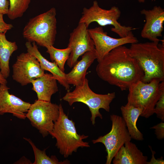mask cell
Here are the masks:
<instances>
[{
  "instance_id": "cell-10",
  "label": "cell",
  "mask_w": 164,
  "mask_h": 164,
  "mask_svg": "<svg viewBox=\"0 0 164 164\" xmlns=\"http://www.w3.org/2000/svg\"><path fill=\"white\" fill-rule=\"evenodd\" d=\"M88 31L94 43L96 59L98 62L113 49L127 44L138 42V39L132 31L127 36L118 38L108 36L101 26L88 29Z\"/></svg>"
},
{
  "instance_id": "cell-8",
  "label": "cell",
  "mask_w": 164,
  "mask_h": 164,
  "mask_svg": "<svg viewBox=\"0 0 164 164\" xmlns=\"http://www.w3.org/2000/svg\"><path fill=\"white\" fill-rule=\"evenodd\" d=\"M59 115V105L37 100L31 104L26 116L44 137L52 132Z\"/></svg>"
},
{
  "instance_id": "cell-6",
  "label": "cell",
  "mask_w": 164,
  "mask_h": 164,
  "mask_svg": "<svg viewBox=\"0 0 164 164\" xmlns=\"http://www.w3.org/2000/svg\"><path fill=\"white\" fill-rule=\"evenodd\" d=\"M56 15L53 7L30 19L23 29L24 37L46 48L53 46L57 33Z\"/></svg>"
},
{
  "instance_id": "cell-15",
  "label": "cell",
  "mask_w": 164,
  "mask_h": 164,
  "mask_svg": "<svg viewBox=\"0 0 164 164\" xmlns=\"http://www.w3.org/2000/svg\"><path fill=\"white\" fill-rule=\"evenodd\" d=\"M25 46L27 52L35 56L39 61L41 67L44 70L50 72L54 78L65 88L69 91L70 85L67 82L66 74L64 72L62 71L57 65L54 62H50L44 58L39 51L35 43L26 42Z\"/></svg>"
},
{
  "instance_id": "cell-18",
  "label": "cell",
  "mask_w": 164,
  "mask_h": 164,
  "mask_svg": "<svg viewBox=\"0 0 164 164\" xmlns=\"http://www.w3.org/2000/svg\"><path fill=\"white\" fill-rule=\"evenodd\" d=\"M56 81L52 74L47 73L38 78L31 80L32 89L36 93L37 100L51 102L52 95L58 91Z\"/></svg>"
},
{
  "instance_id": "cell-21",
  "label": "cell",
  "mask_w": 164,
  "mask_h": 164,
  "mask_svg": "<svg viewBox=\"0 0 164 164\" xmlns=\"http://www.w3.org/2000/svg\"><path fill=\"white\" fill-rule=\"evenodd\" d=\"M31 145L33 150L35 160L33 164H68L70 162L68 160L59 161L55 155H51L50 157L46 154V149L41 150L36 147L33 142L29 138H24Z\"/></svg>"
},
{
  "instance_id": "cell-28",
  "label": "cell",
  "mask_w": 164,
  "mask_h": 164,
  "mask_svg": "<svg viewBox=\"0 0 164 164\" xmlns=\"http://www.w3.org/2000/svg\"><path fill=\"white\" fill-rule=\"evenodd\" d=\"M149 146L151 151L152 155L150 161L147 162V164H164V160L163 159V157H161L157 159H155L154 156V154L156 153L154 151L152 150L150 146Z\"/></svg>"
},
{
  "instance_id": "cell-27",
  "label": "cell",
  "mask_w": 164,
  "mask_h": 164,
  "mask_svg": "<svg viewBox=\"0 0 164 164\" xmlns=\"http://www.w3.org/2000/svg\"><path fill=\"white\" fill-rule=\"evenodd\" d=\"M9 6V2L7 0H0V13L7 14Z\"/></svg>"
},
{
  "instance_id": "cell-20",
  "label": "cell",
  "mask_w": 164,
  "mask_h": 164,
  "mask_svg": "<svg viewBox=\"0 0 164 164\" xmlns=\"http://www.w3.org/2000/svg\"><path fill=\"white\" fill-rule=\"evenodd\" d=\"M5 33H0V72L5 78L9 75V61L12 53L18 49L16 43L8 41Z\"/></svg>"
},
{
  "instance_id": "cell-22",
  "label": "cell",
  "mask_w": 164,
  "mask_h": 164,
  "mask_svg": "<svg viewBox=\"0 0 164 164\" xmlns=\"http://www.w3.org/2000/svg\"><path fill=\"white\" fill-rule=\"evenodd\" d=\"M46 48V52L49 54L52 61L55 62L60 69L64 72L65 64L69 59L71 52L70 48L67 47L63 49H58L53 46Z\"/></svg>"
},
{
  "instance_id": "cell-17",
  "label": "cell",
  "mask_w": 164,
  "mask_h": 164,
  "mask_svg": "<svg viewBox=\"0 0 164 164\" xmlns=\"http://www.w3.org/2000/svg\"><path fill=\"white\" fill-rule=\"evenodd\" d=\"M113 159L114 164H147L148 162L147 156L131 141L120 148Z\"/></svg>"
},
{
  "instance_id": "cell-7",
  "label": "cell",
  "mask_w": 164,
  "mask_h": 164,
  "mask_svg": "<svg viewBox=\"0 0 164 164\" xmlns=\"http://www.w3.org/2000/svg\"><path fill=\"white\" fill-rule=\"evenodd\" d=\"M79 23L85 24L87 27L94 22L101 26H113L111 31L120 37H125L130 31L136 29L132 27L122 26L118 22L121 14L118 7L114 6L109 9H103L100 7L97 1H94L93 5L90 8H84Z\"/></svg>"
},
{
  "instance_id": "cell-25",
  "label": "cell",
  "mask_w": 164,
  "mask_h": 164,
  "mask_svg": "<svg viewBox=\"0 0 164 164\" xmlns=\"http://www.w3.org/2000/svg\"><path fill=\"white\" fill-rule=\"evenodd\" d=\"M150 128L155 129V134L158 139L162 140L164 138V121H162L160 123Z\"/></svg>"
},
{
  "instance_id": "cell-19",
  "label": "cell",
  "mask_w": 164,
  "mask_h": 164,
  "mask_svg": "<svg viewBox=\"0 0 164 164\" xmlns=\"http://www.w3.org/2000/svg\"><path fill=\"white\" fill-rule=\"evenodd\" d=\"M122 118L125 122L128 132L132 139L141 141L144 139L143 134L137 128V121L142 112L139 108L127 104L120 108Z\"/></svg>"
},
{
  "instance_id": "cell-12",
  "label": "cell",
  "mask_w": 164,
  "mask_h": 164,
  "mask_svg": "<svg viewBox=\"0 0 164 164\" xmlns=\"http://www.w3.org/2000/svg\"><path fill=\"white\" fill-rule=\"evenodd\" d=\"M88 28L85 24L79 23L70 34L67 47L70 48L71 52L67 64L70 68L73 67L80 56L87 52L95 50Z\"/></svg>"
},
{
  "instance_id": "cell-24",
  "label": "cell",
  "mask_w": 164,
  "mask_h": 164,
  "mask_svg": "<svg viewBox=\"0 0 164 164\" xmlns=\"http://www.w3.org/2000/svg\"><path fill=\"white\" fill-rule=\"evenodd\" d=\"M154 113L157 117L164 121V91L162 93L154 108Z\"/></svg>"
},
{
  "instance_id": "cell-3",
  "label": "cell",
  "mask_w": 164,
  "mask_h": 164,
  "mask_svg": "<svg viewBox=\"0 0 164 164\" xmlns=\"http://www.w3.org/2000/svg\"><path fill=\"white\" fill-rule=\"evenodd\" d=\"M59 107V116L54 122L53 128L50 135L56 138V146L59 149L60 153L66 158L71 155L73 152H77L79 147L90 146L88 142L83 141L88 136L78 134L75 122L69 119L61 104Z\"/></svg>"
},
{
  "instance_id": "cell-5",
  "label": "cell",
  "mask_w": 164,
  "mask_h": 164,
  "mask_svg": "<svg viewBox=\"0 0 164 164\" xmlns=\"http://www.w3.org/2000/svg\"><path fill=\"white\" fill-rule=\"evenodd\" d=\"M115 97L114 92L106 94L95 93L90 88L88 80L86 78L82 83L75 86L73 91H68L62 99L67 102L70 106L76 102H81L86 105L91 112V120L94 125L96 117L103 118L99 109L102 108L109 112L110 104Z\"/></svg>"
},
{
  "instance_id": "cell-29",
  "label": "cell",
  "mask_w": 164,
  "mask_h": 164,
  "mask_svg": "<svg viewBox=\"0 0 164 164\" xmlns=\"http://www.w3.org/2000/svg\"><path fill=\"white\" fill-rule=\"evenodd\" d=\"M7 81L5 78L0 72V84H6Z\"/></svg>"
},
{
  "instance_id": "cell-23",
  "label": "cell",
  "mask_w": 164,
  "mask_h": 164,
  "mask_svg": "<svg viewBox=\"0 0 164 164\" xmlns=\"http://www.w3.org/2000/svg\"><path fill=\"white\" fill-rule=\"evenodd\" d=\"M31 0H9V6L7 14L13 20L20 17L29 8Z\"/></svg>"
},
{
  "instance_id": "cell-11",
  "label": "cell",
  "mask_w": 164,
  "mask_h": 164,
  "mask_svg": "<svg viewBox=\"0 0 164 164\" xmlns=\"http://www.w3.org/2000/svg\"><path fill=\"white\" fill-rule=\"evenodd\" d=\"M13 80L22 86L30 83V80L44 74L37 58L29 53H22L17 56L12 66Z\"/></svg>"
},
{
  "instance_id": "cell-30",
  "label": "cell",
  "mask_w": 164,
  "mask_h": 164,
  "mask_svg": "<svg viewBox=\"0 0 164 164\" xmlns=\"http://www.w3.org/2000/svg\"><path fill=\"white\" fill-rule=\"evenodd\" d=\"M145 0H138V1L140 3H144Z\"/></svg>"
},
{
  "instance_id": "cell-26",
  "label": "cell",
  "mask_w": 164,
  "mask_h": 164,
  "mask_svg": "<svg viewBox=\"0 0 164 164\" xmlns=\"http://www.w3.org/2000/svg\"><path fill=\"white\" fill-rule=\"evenodd\" d=\"M3 14L0 13V33H5L13 27L12 24L5 22L3 19Z\"/></svg>"
},
{
  "instance_id": "cell-4",
  "label": "cell",
  "mask_w": 164,
  "mask_h": 164,
  "mask_svg": "<svg viewBox=\"0 0 164 164\" xmlns=\"http://www.w3.org/2000/svg\"><path fill=\"white\" fill-rule=\"evenodd\" d=\"M128 89L127 103L140 109V116L148 118L154 114L156 104L164 91V81L154 79L145 83L140 80Z\"/></svg>"
},
{
  "instance_id": "cell-16",
  "label": "cell",
  "mask_w": 164,
  "mask_h": 164,
  "mask_svg": "<svg viewBox=\"0 0 164 164\" xmlns=\"http://www.w3.org/2000/svg\"><path fill=\"white\" fill-rule=\"evenodd\" d=\"M96 59L95 50L87 52L83 55L81 59L76 62L71 70L66 74L68 83L75 86L82 83L86 78L87 70Z\"/></svg>"
},
{
  "instance_id": "cell-13",
  "label": "cell",
  "mask_w": 164,
  "mask_h": 164,
  "mask_svg": "<svg viewBox=\"0 0 164 164\" xmlns=\"http://www.w3.org/2000/svg\"><path fill=\"white\" fill-rule=\"evenodd\" d=\"M140 13L144 15L146 20L141 32V37L156 43L163 40L158 38L162 36L163 30L164 9L160 6H155L151 10L143 9Z\"/></svg>"
},
{
  "instance_id": "cell-2",
  "label": "cell",
  "mask_w": 164,
  "mask_h": 164,
  "mask_svg": "<svg viewBox=\"0 0 164 164\" xmlns=\"http://www.w3.org/2000/svg\"><path fill=\"white\" fill-rule=\"evenodd\" d=\"M131 56L137 61L144 73L142 81L149 83L154 79L164 81V45L153 42L132 44Z\"/></svg>"
},
{
  "instance_id": "cell-14",
  "label": "cell",
  "mask_w": 164,
  "mask_h": 164,
  "mask_svg": "<svg viewBox=\"0 0 164 164\" xmlns=\"http://www.w3.org/2000/svg\"><path fill=\"white\" fill-rule=\"evenodd\" d=\"M6 84H0V114L10 113L20 119H25L31 105L10 94Z\"/></svg>"
},
{
  "instance_id": "cell-9",
  "label": "cell",
  "mask_w": 164,
  "mask_h": 164,
  "mask_svg": "<svg viewBox=\"0 0 164 164\" xmlns=\"http://www.w3.org/2000/svg\"><path fill=\"white\" fill-rule=\"evenodd\" d=\"M112 127L110 132L104 136L93 140V144L101 143L105 146L107 152L106 164H111L114 156L120 148L132 138L125 121L122 117L115 114L110 115Z\"/></svg>"
},
{
  "instance_id": "cell-1",
  "label": "cell",
  "mask_w": 164,
  "mask_h": 164,
  "mask_svg": "<svg viewBox=\"0 0 164 164\" xmlns=\"http://www.w3.org/2000/svg\"><path fill=\"white\" fill-rule=\"evenodd\" d=\"M96 71L101 80L122 91L142 81L144 76L138 62L131 55L129 48L124 45L110 51L98 62Z\"/></svg>"
}]
</instances>
